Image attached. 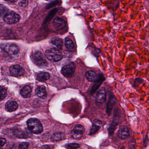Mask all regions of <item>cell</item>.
Masks as SVG:
<instances>
[{"mask_svg": "<svg viewBox=\"0 0 149 149\" xmlns=\"http://www.w3.org/2000/svg\"><path fill=\"white\" fill-rule=\"evenodd\" d=\"M27 126L29 131L34 134H39L43 131V127L39 120L35 118L30 119L27 121Z\"/></svg>", "mask_w": 149, "mask_h": 149, "instance_id": "cell-1", "label": "cell"}, {"mask_svg": "<svg viewBox=\"0 0 149 149\" xmlns=\"http://www.w3.org/2000/svg\"><path fill=\"white\" fill-rule=\"evenodd\" d=\"M45 56L49 60L53 62H57L63 58L61 52L56 49L52 48L47 50L45 52Z\"/></svg>", "mask_w": 149, "mask_h": 149, "instance_id": "cell-2", "label": "cell"}, {"mask_svg": "<svg viewBox=\"0 0 149 149\" xmlns=\"http://www.w3.org/2000/svg\"><path fill=\"white\" fill-rule=\"evenodd\" d=\"M1 48L3 51L10 55H16L19 51L18 46L13 43L3 44L1 45Z\"/></svg>", "mask_w": 149, "mask_h": 149, "instance_id": "cell-3", "label": "cell"}, {"mask_svg": "<svg viewBox=\"0 0 149 149\" xmlns=\"http://www.w3.org/2000/svg\"><path fill=\"white\" fill-rule=\"evenodd\" d=\"M20 18L21 17L18 14L12 11H9L3 17L5 22L8 24L16 23L19 22Z\"/></svg>", "mask_w": 149, "mask_h": 149, "instance_id": "cell-4", "label": "cell"}, {"mask_svg": "<svg viewBox=\"0 0 149 149\" xmlns=\"http://www.w3.org/2000/svg\"><path fill=\"white\" fill-rule=\"evenodd\" d=\"M33 59L36 64L41 67H45L48 65L47 61L41 52H36L33 54Z\"/></svg>", "mask_w": 149, "mask_h": 149, "instance_id": "cell-5", "label": "cell"}, {"mask_svg": "<svg viewBox=\"0 0 149 149\" xmlns=\"http://www.w3.org/2000/svg\"><path fill=\"white\" fill-rule=\"evenodd\" d=\"M75 66L73 63H70V64L65 66L62 68V74L67 78H71L74 73Z\"/></svg>", "mask_w": 149, "mask_h": 149, "instance_id": "cell-6", "label": "cell"}, {"mask_svg": "<svg viewBox=\"0 0 149 149\" xmlns=\"http://www.w3.org/2000/svg\"><path fill=\"white\" fill-rule=\"evenodd\" d=\"M10 74L15 77H20L23 75L25 72L24 69L19 65L12 66L10 69Z\"/></svg>", "mask_w": 149, "mask_h": 149, "instance_id": "cell-7", "label": "cell"}, {"mask_svg": "<svg viewBox=\"0 0 149 149\" xmlns=\"http://www.w3.org/2000/svg\"><path fill=\"white\" fill-rule=\"evenodd\" d=\"M85 129L81 125H76L71 133V136L74 139H79L81 138L84 133Z\"/></svg>", "mask_w": 149, "mask_h": 149, "instance_id": "cell-8", "label": "cell"}, {"mask_svg": "<svg viewBox=\"0 0 149 149\" xmlns=\"http://www.w3.org/2000/svg\"><path fill=\"white\" fill-rule=\"evenodd\" d=\"M117 136L121 140H124L130 136V134L127 127L123 126L119 129L117 132Z\"/></svg>", "mask_w": 149, "mask_h": 149, "instance_id": "cell-9", "label": "cell"}, {"mask_svg": "<svg viewBox=\"0 0 149 149\" xmlns=\"http://www.w3.org/2000/svg\"><path fill=\"white\" fill-rule=\"evenodd\" d=\"M106 99V92L105 88L101 87L97 92L95 100L99 104H102L105 102Z\"/></svg>", "mask_w": 149, "mask_h": 149, "instance_id": "cell-10", "label": "cell"}, {"mask_svg": "<svg viewBox=\"0 0 149 149\" xmlns=\"http://www.w3.org/2000/svg\"><path fill=\"white\" fill-rule=\"evenodd\" d=\"M53 24L54 28L57 30L62 29L66 26V22L65 21L59 17H56L54 19Z\"/></svg>", "mask_w": 149, "mask_h": 149, "instance_id": "cell-11", "label": "cell"}, {"mask_svg": "<svg viewBox=\"0 0 149 149\" xmlns=\"http://www.w3.org/2000/svg\"><path fill=\"white\" fill-rule=\"evenodd\" d=\"M17 108L18 104L14 101H8L5 105V108L8 112H14L17 109Z\"/></svg>", "mask_w": 149, "mask_h": 149, "instance_id": "cell-12", "label": "cell"}, {"mask_svg": "<svg viewBox=\"0 0 149 149\" xmlns=\"http://www.w3.org/2000/svg\"><path fill=\"white\" fill-rule=\"evenodd\" d=\"M36 93L39 98L45 99L47 97V92L44 86L38 87L36 89Z\"/></svg>", "mask_w": 149, "mask_h": 149, "instance_id": "cell-13", "label": "cell"}, {"mask_svg": "<svg viewBox=\"0 0 149 149\" xmlns=\"http://www.w3.org/2000/svg\"><path fill=\"white\" fill-rule=\"evenodd\" d=\"M116 102V99L112 94H111L109 96V100L107 106V113L109 114H110L111 113Z\"/></svg>", "mask_w": 149, "mask_h": 149, "instance_id": "cell-14", "label": "cell"}, {"mask_svg": "<svg viewBox=\"0 0 149 149\" xmlns=\"http://www.w3.org/2000/svg\"><path fill=\"white\" fill-rule=\"evenodd\" d=\"M86 77L88 80L90 82H95L98 80V75L93 71H89L87 72Z\"/></svg>", "mask_w": 149, "mask_h": 149, "instance_id": "cell-15", "label": "cell"}, {"mask_svg": "<svg viewBox=\"0 0 149 149\" xmlns=\"http://www.w3.org/2000/svg\"><path fill=\"white\" fill-rule=\"evenodd\" d=\"M31 89L29 86H25L22 89L21 91V94L24 98H28L30 97L31 95Z\"/></svg>", "mask_w": 149, "mask_h": 149, "instance_id": "cell-16", "label": "cell"}, {"mask_svg": "<svg viewBox=\"0 0 149 149\" xmlns=\"http://www.w3.org/2000/svg\"><path fill=\"white\" fill-rule=\"evenodd\" d=\"M50 77V75L49 73L42 72L38 73L37 76V79L39 81L44 82L49 79Z\"/></svg>", "mask_w": 149, "mask_h": 149, "instance_id": "cell-17", "label": "cell"}, {"mask_svg": "<svg viewBox=\"0 0 149 149\" xmlns=\"http://www.w3.org/2000/svg\"><path fill=\"white\" fill-rule=\"evenodd\" d=\"M102 126V122L98 120H95L94 121L93 127L90 131V134H93L96 133Z\"/></svg>", "mask_w": 149, "mask_h": 149, "instance_id": "cell-18", "label": "cell"}, {"mask_svg": "<svg viewBox=\"0 0 149 149\" xmlns=\"http://www.w3.org/2000/svg\"><path fill=\"white\" fill-rule=\"evenodd\" d=\"M51 42L52 44L54 45L56 47L59 48V49L62 48L63 46V40L59 38H52Z\"/></svg>", "mask_w": 149, "mask_h": 149, "instance_id": "cell-19", "label": "cell"}, {"mask_svg": "<svg viewBox=\"0 0 149 149\" xmlns=\"http://www.w3.org/2000/svg\"><path fill=\"white\" fill-rule=\"evenodd\" d=\"M65 47L67 49L70 51H72L74 49V45L73 42L71 39L69 38H66L65 39Z\"/></svg>", "mask_w": 149, "mask_h": 149, "instance_id": "cell-20", "label": "cell"}, {"mask_svg": "<svg viewBox=\"0 0 149 149\" xmlns=\"http://www.w3.org/2000/svg\"><path fill=\"white\" fill-rule=\"evenodd\" d=\"M65 135L63 133H56L53 134V135L52 136V140L54 141H57L64 139Z\"/></svg>", "mask_w": 149, "mask_h": 149, "instance_id": "cell-21", "label": "cell"}, {"mask_svg": "<svg viewBox=\"0 0 149 149\" xmlns=\"http://www.w3.org/2000/svg\"><path fill=\"white\" fill-rule=\"evenodd\" d=\"M15 134L17 137L19 138H26L28 137L27 132L22 130H17Z\"/></svg>", "mask_w": 149, "mask_h": 149, "instance_id": "cell-22", "label": "cell"}, {"mask_svg": "<svg viewBox=\"0 0 149 149\" xmlns=\"http://www.w3.org/2000/svg\"><path fill=\"white\" fill-rule=\"evenodd\" d=\"M117 126H118V123L116 122H113L111 123L108 128L109 132L110 135H112L113 134Z\"/></svg>", "mask_w": 149, "mask_h": 149, "instance_id": "cell-23", "label": "cell"}, {"mask_svg": "<svg viewBox=\"0 0 149 149\" xmlns=\"http://www.w3.org/2000/svg\"><path fill=\"white\" fill-rule=\"evenodd\" d=\"M7 96V90L4 87H0V101L5 99Z\"/></svg>", "mask_w": 149, "mask_h": 149, "instance_id": "cell-24", "label": "cell"}, {"mask_svg": "<svg viewBox=\"0 0 149 149\" xmlns=\"http://www.w3.org/2000/svg\"><path fill=\"white\" fill-rule=\"evenodd\" d=\"M9 11L8 9L6 7H0V17L3 18Z\"/></svg>", "mask_w": 149, "mask_h": 149, "instance_id": "cell-25", "label": "cell"}, {"mask_svg": "<svg viewBox=\"0 0 149 149\" xmlns=\"http://www.w3.org/2000/svg\"><path fill=\"white\" fill-rule=\"evenodd\" d=\"M149 138L148 135H146V136L143 139V148H146L148 147V144Z\"/></svg>", "mask_w": 149, "mask_h": 149, "instance_id": "cell-26", "label": "cell"}, {"mask_svg": "<svg viewBox=\"0 0 149 149\" xmlns=\"http://www.w3.org/2000/svg\"><path fill=\"white\" fill-rule=\"evenodd\" d=\"M79 147V144L76 143H70L66 145V148L68 149H76Z\"/></svg>", "mask_w": 149, "mask_h": 149, "instance_id": "cell-27", "label": "cell"}, {"mask_svg": "<svg viewBox=\"0 0 149 149\" xmlns=\"http://www.w3.org/2000/svg\"><path fill=\"white\" fill-rule=\"evenodd\" d=\"M29 143L27 142H24L19 145V149H27L29 147Z\"/></svg>", "mask_w": 149, "mask_h": 149, "instance_id": "cell-28", "label": "cell"}, {"mask_svg": "<svg viewBox=\"0 0 149 149\" xmlns=\"http://www.w3.org/2000/svg\"><path fill=\"white\" fill-rule=\"evenodd\" d=\"M28 1L27 0H22L19 3V5L22 7H25L28 5Z\"/></svg>", "mask_w": 149, "mask_h": 149, "instance_id": "cell-29", "label": "cell"}, {"mask_svg": "<svg viewBox=\"0 0 149 149\" xmlns=\"http://www.w3.org/2000/svg\"><path fill=\"white\" fill-rule=\"evenodd\" d=\"M6 143V141L4 138L0 137V148L3 147Z\"/></svg>", "mask_w": 149, "mask_h": 149, "instance_id": "cell-30", "label": "cell"}, {"mask_svg": "<svg viewBox=\"0 0 149 149\" xmlns=\"http://www.w3.org/2000/svg\"><path fill=\"white\" fill-rule=\"evenodd\" d=\"M4 1H10V2H15L17 1V0H4Z\"/></svg>", "mask_w": 149, "mask_h": 149, "instance_id": "cell-31", "label": "cell"}, {"mask_svg": "<svg viewBox=\"0 0 149 149\" xmlns=\"http://www.w3.org/2000/svg\"><path fill=\"white\" fill-rule=\"evenodd\" d=\"M45 1H52V0H45Z\"/></svg>", "mask_w": 149, "mask_h": 149, "instance_id": "cell-32", "label": "cell"}]
</instances>
